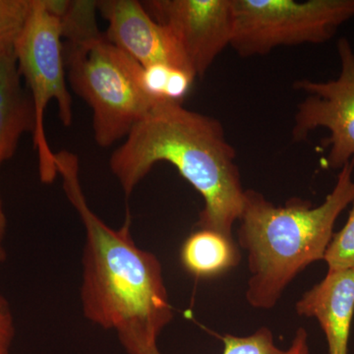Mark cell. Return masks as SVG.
Segmentation results:
<instances>
[{
	"label": "cell",
	"instance_id": "6da1fadb",
	"mask_svg": "<svg viewBox=\"0 0 354 354\" xmlns=\"http://www.w3.org/2000/svg\"><path fill=\"white\" fill-rule=\"evenodd\" d=\"M55 165L85 227L81 299L86 318L114 330L128 354L160 353L158 337L174 318L160 261L135 243L129 218L113 230L92 211L75 153H55Z\"/></svg>",
	"mask_w": 354,
	"mask_h": 354
},
{
	"label": "cell",
	"instance_id": "7a4b0ae2",
	"mask_svg": "<svg viewBox=\"0 0 354 354\" xmlns=\"http://www.w3.org/2000/svg\"><path fill=\"white\" fill-rule=\"evenodd\" d=\"M223 124L174 102H158L109 158L127 196L158 162H169L204 200L198 227L232 239L245 190Z\"/></svg>",
	"mask_w": 354,
	"mask_h": 354
},
{
	"label": "cell",
	"instance_id": "3957f363",
	"mask_svg": "<svg viewBox=\"0 0 354 354\" xmlns=\"http://www.w3.org/2000/svg\"><path fill=\"white\" fill-rule=\"evenodd\" d=\"M353 169L354 158L339 169L334 189L315 208L298 198L274 206L261 193L245 190L239 242L248 253L252 276L246 298L254 308L276 306L300 272L324 260L335 221L354 202Z\"/></svg>",
	"mask_w": 354,
	"mask_h": 354
},
{
	"label": "cell",
	"instance_id": "277c9868",
	"mask_svg": "<svg viewBox=\"0 0 354 354\" xmlns=\"http://www.w3.org/2000/svg\"><path fill=\"white\" fill-rule=\"evenodd\" d=\"M64 39L70 85L92 109L95 143L109 148L157 104L140 88L142 65L100 32L95 16L64 25Z\"/></svg>",
	"mask_w": 354,
	"mask_h": 354
},
{
	"label": "cell",
	"instance_id": "5b68a950",
	"mask_svg": "<svg viewBox=\"0 0 354 354\" xmlns=\"http://www.w3.org/2000/svg\"><path fill=\"white\" fill-rule=\"evenodd\" d=\"M14 53L34 106L32 140L38 155L39 178L51 183L58 172L55 153L44 129L48 104L57 102L58 115L64 127H71L73 122V102L66 82L64 26L57 0H32L29 17L14 44Z\"/></svg>",
	"mask_w": 354,
	"mask_h": 354
},
{
	"label": "cell",
	"instance_id": "8992f818",
	"mask_svg": "<svg viewBox=\"0 0 354 354\" xmlns=\"http://www.w3.org/2000/svg\"><path fill=\"white\" fill-rule=\"evenodd\" d=\"M232 6L230 46L242 57L326 43L354 18V0H232Z\"/></svg>",
	"mask_w": 354,
	"mask_h": 354
},
{
	"label": "cell",
	"instance_id": "52a82bcc",
	"mask_svg": "<svg viewBox=\"0 0 354 354\" xmlns=\"http://www.w3.org/2000/svg\"><path fill=\"white\" fill-rule=\"evenodd\" d=\"M337 53L341 72L337 79L295 83L297 90L308 95L298 104L291 132L293 140L302 141L317 128L329 130L328 164L334 169L354 158V51L348 39H339Z\"/></svg>",
	"mask_w": 354,
	"mask_h": 354
},
{
	"label": "cell",
	"instance_id": "ba28073f",
	"mask_svg": "<svg viewBox=\"0 0 354 354\" xmlns=\"http://www.w3.org/2000/svg\"><path fill=\"white\" fill-rule=\"evenodd\" d=\"M148 13L176 39L196 78L232 44V0H149Z\"/></svg>",
	"mask_w": 354,
	"mask_h": 354
},
{
	"label": "cell",
	"instance_id": "9c48e42d",
	"mask_svg": "<svg viewBox=\"0 0 354 354\" xmlns=\"http://www.w3.org/2000/svg\"><path fill=\"white\" fill-rule=\"evenodd\" d=\"M97 9L108 22L106 39L142 66L167 64L194 74L171 32L153 19L142 2L100 0Z\"/></svg>",
	"mask_w": 354,
	"mask_h": 354
},
{
	"label": "cell",
	"instance_id": "30bf717a",
	"mask_svg": "<svg viewBox=\"0 0 354 354\" xmlns=\"http://www.w3.org/2000/svg\"><path fill=\"white\" fill-rule=\"evenodd\" d=\"M298 315L316 318L327 337L329 354H348L354 315V270L328 271L297 304Z\"/></svg>",
	"mask_w": 354,
	"mask_h": 354
},
{
	"label": "cell",
	"instance_id": "8fae6325",
	"mask_svg": "<svg viewBox=\"0 0 354 354\" xmlns=\"http://www.w3.org/2000/svg\"><path fill=\"white\" fill-rule=\"evenodd\" d=\"M31 97L23 90L14 44L0 46V165L13 157L21 137L34 133Z\"/></svg>",
	"mask_w": 354,
	"mask_h": 354
},
{
	"label": "cell",
	"instance_id": "7c38bea8",
	"mask_svg": "<svg viewBox=\"0 0 354 354\" xmlns=\"http://www.w3.org/2000/svg\"><path fill=\"white\" fill-rule=\"evenodd\" d=\"M241 257L234 239L201 228L186 239L180 251L183 267L197 278L218 276L239 265Z\"/></svg>",
	"mask_w": 354,
	"mask_h": 354
},
{
	"label": "cell",
	"instance_id": "4fadbf2b",
	"mask_svg": "<svg viewBox=\"0 0 354 354\" xmlns=\"http://www.w3.org/2000/svg\"><path fill=\"white\" fill-rule=\"evenodd\" d=\"M324 260L330 272L354 270V202L348 221L341 232L333 236Z\"/></svg>",
	"mask_w": 354,
	"mask_h": 354
},
{
	"label": "cell",
	"instance_id": "5bb4252c",
	"mask_svg": "<svg viewBox=\"0 0 354 354\" xmlns=\"http://www.w3.org/2000/svg\"><path fill=\"white\" fill-rule=\"evenodd\" d=\"M223 342V354H286L274 344L271 330L265 327L248 337L225 335Z\"/></svg>",
	"mask_w": 354,
	"mask_h": 354
},
{
	"label": "cell",
	"instance_id": "9a60e30c",
	"mask_svg": "<svg viewBox=\"0 0 354 354\" xmlns=\"http://www.w3.org/2000/svg\"><path fill=\"white\" fill-rule=\"evenodd\" d=\"M31 7L32 0H0V46L15 44Z\"/></svg>",
	"mask_w": 354,
	"mask_h": 354
},
{
	"label": "cell",
	"instance_id": "2e32d148",
	"mask_svg": "<svg viewBox=\"0 0 354 354\" xmlns=\"http://www.w3.org/2000/svg\"><path fill=\"white\" fill-rule=\"evenodd\" d=\"M174 68V67L167 64L142 66L139 74L140 88L146 97L155 104L167 102L165 100V90L171 70Z\"/></svg>",
	"mask_w": 354,
	"mask_h": 354
},
{
	"label": "cell",
	"instance_id": "e0dca14e",
	"mask_svg": "<svg viewBox=\"0 0 354 354\" xmlns=\"http://www.w3.org/2000/svg\"><path fill=\"white\" fill-rule=\"evenodd\" d=\"M195 79L196 77L194 74L187 70L172 69L165 90V100L167 102L183 104V99L189 93Z\"/></svg>",
	"mask_w": 354,
	"mask_h": 354
},
{
	"label": "cell",
	"instance_id": "ac0fdd59",
	"mask_svg": "<svg viewBox=\"0 0 354 354\" xmlns=\"http://www.w3.org/2000/svg\"><path fill=\"white\" fill-rule=\"evenodd\" d=\"M15 326L12 312L6 298L0 295V354H10Z\"/></svg>",
	"mask_w": 354,
	"mask_h": 354
},
{
	"label": "cell",
	"instance_id": "d6986e66",
	"mask_svg": "<svg viewBox=\"0 0 354 354\" xmlns=\"http://www.w3.org/2000/svg\"><path fill=\"white\" fill-rule=\"evenodd\" d=\"M286 354H309L308 335L304 328L297 330Z\"/></svg>",
	"mask_w": 354,
	"mask_h": 354
},
{
	"label": "cell",
	"instance_id": "ffe728a7",
	"mask_svg": "<svg viewBox=\"0 0 354 354\" xmlns=\"http://www.w3.org/2000/svg\"><path fill=\"white\" fill-rule=\"evenodd\" d=\"M7 227V218L4 211L3 203L0 196V265L6 260V253L4 248V237H6Z\"/></svg>",
	"mask_w": 354,
	"mask_h": 354
}]
</instances>
